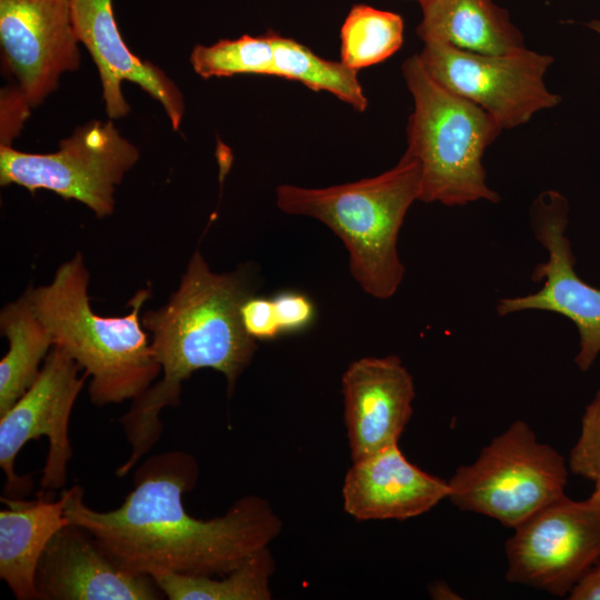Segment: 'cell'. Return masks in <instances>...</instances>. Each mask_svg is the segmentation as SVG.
<instances>
[{
	"label": "cell",
	"mask_w": 600,
	"mask_h": 600,
	"mask_svg": "<svg viewBox=\"0 0 600 600\" xmlns=\"http://www.w3.org/2000/svg\"><path fill=\"white\" fill-rule=\"evenodd\" d=\"M0 578L18 600H38L36 573L52 537L70 521L64 499L51 500L41 490L34 500L1 497Z\"/></svg>",
	"instance_id": "e0dca14e"
},
{
	"label": "cell",
	"mask_w": 600,
	"mask_h": 600,
	"mask_svg": "<svg viewBox=\"0 0 600 600\" xmlns=\"http://www.w3.org/2000/svg\"><path fill=\"white\" fill-rule=\"evenodd\" d=\"M199 472L188 452L152 454L136 470L133 489L118 508L91 509L84 490L76 484L61 492L64 516L130 572L221 577L269 547L282 521L264 498L254 494L236 500L222 516L208 520L191 516L182 497L193 489Z\"/></svg>",
	"instance_id": "6da1fadb"
},
{
	"label": "cell",
	"mask_w": 600,
	"mask_h": 600,
	"mask_svg": "<svg viewBox=\"0 0 600 600\" xmlns=\"http://www.w3.org/2000/svg\"><path fill=\"white\" fill-rule=\"evenodd\" d=\"M341 391L352 462L399 443L412 416L416 390L398 356L354 360L342 374Z\"/></svg>",
	"instance_id": "5bb4252c"
},
{
	"label": "cell",
	"mask_w": 600,
	"mask_h": 600,
	"mask_svg": "<svg viewBox=\"0 0 600 600\" xmlns=\"http://www.w3.org/2000/svg\"><path fill=\"white\" fill-rule=\"evenodd\" d=\"M273 571L274 560L266 547L220 579L178 573H158L152 578L170 600H270Z\"/></svg>",
	"instance_id": "ffe728a7"
},
{
	"label": "cell",
	"mask_w": 600,
	"mask_h": 600,
	"mask_svg": "<svg viewBox=\"0 0 600 600\" xmlns=\"http://www.w3.org/2000/svg\"><path fill=\"white\" fill-rule=\"evenodd\" d=\"M569 470L593 481L600 471V387L586 407L580 436L570 451Z\"/></svg>",
	"instance_id": "cb8c5ba5"
},
{
	"label": "cell",
	"mask_w": 600,
	"mask_h": 600,
	"mask_svg": "<svg viewBox=\"0 0 600 600\" xmlns=\"http://www.w3.org/2000/svg\"><path fill=\"white\" fill-rule=\"evenodd\" d=\"M569 467L550 444L539 442L523 420L512 422L448 480V499L460 510L514 529L564 494Z\"/></svg>",
	"instance_id": "8992f818"
},
{
	"label": "cell",
	"mask_w": 600,
	"mask_h": 600,
	"mask_svg": "<svg viewBox=\"0 0 600 600\" xmlns=\"http://www.w3.org/2000/svg\"><path fill=\"white\" fill-rule=\"evenodd\" d=\"M272 301L281 333L300 331L314 320V304L301 292L282 291Z\"/></svg>",
	"instance_id": "d4e9b609"
},
{
	"label": "cell",
	"mask_w": 600,
	"mask_h": 600,
	"mask_svg": "<svg viewBox=\"0 0 600 600\" xmlns=\"http://www.w3.org/2000/svg\"><path fill=\"white\" fill-rule=\"evenodd\" d=\"M0 102V146H12L13 139L21 131L32 107L14 86L1 90Z\"/></svg>",
	"instance_id": "4316f807"
},
{
	"label": "cell",
	"mask_w": 600,
	"mask_h": 600,
	"mask_svg": "<svg viewBox=\"0 0 600 600\" xmlns=\"http://www.w3.org/2000/svg\"><path fill=\"white\" fill-rule=\"evenodd\" d=\"M38 600H159L146 574L120 567L82 527L69 522L48 543L37 568Z\"/></svg>",
	"instance_id": "4fadbf2b"
},
{
	"label": "cell",
	"mask_w": 600,
	"mask_h": 600,
	"mask_svg": "<svg viewBox=\"0 0 600 600\" xmlns=\"http://www.w3.org/2000/svg\"><path fill=\"white\" fill-rule=\"evenodd\" d=\"M340 39V61L358 71L384 61L400 49L403 20L397 13L357 4L341 27Z\"/></svg>",
	"instance_id": "7402d4cb"
},
{
	"label": "cell",
	"mask_w": 600,
	"mask_h": 600,
	"mask_svg": "<svg viewBox=\"0 0 600 600\" xmlns=\"http://www.w3.org/2000/svg\"><path fill=\"white\" fill-rule=\"evenodd\" d=\"M587 26L600 36V20H592Z\"/></svg>",
	"instance_id": "f546056e"
},
{
	"label": "cell",
	"mask_w": 600,
	"mask_h": 600,
	"mask_svg": "<svg viewBox=\"0 0 600 600\" xmlns=\"http://www.w3.org/2000/svg\"><path fill=\"white\" fill-rule=\"evenodd\" d=\"M420 179L419 162L404 152L394 167L372 178L327 188L280 184L277 206L326 224L346 246L360 288L387 300L404 277L398 238L409 208L419 201Z\"/></svg>",
	"instance_id": "277c9868"
},
{
	"label": "cell",
	"mask_w": 600,
	"mask_h": 600,
	"mask_svg": "<svg viewBox=\"0 0 600 600\" xmlns=\"http://www.w3.org/2000/svg\"><path fill=\"white\" fill-rule=\"evenodd\" d=\"M402 74L413 98L407 126V150L420 164L419 201L448 207L500 201L487 184L486 149L502 129L484 109L447 89L408 58Z\"/></svg>",
	"instance_id": "5b68a950"
},
{
	"label": "cell",
	"mask_w": 600,
	"mask_h": 600,
	"mask_svg": "<svg viewBox=\"0 0 600 600\" xmlns=\"http://www.w3.org/2000/svg\"><path fill=\"white\" fill-rule=\"evenodd\" d=\"M276 34L269 31L258 37L222 39L211 46L198 44L190 54L191 67L202 79L237 74L272 77Z\"/></svg>",
	"instance_id": "603a6c76"
},
{
	"label": "cell",
	"mask_w": 600,
	"mask_h": 600,
	"mask_svg": "<svg viewBox=\"0 0 600 600\" xmlns=\"http://www.w3.org/2000/svg\"><path fill=\"white\" fill-rule=\"evenodd\" d=\"M252 294L246 270L213 272L197 250L168 301L141 317L143 328L151 333L162 378L133 399L119 418L131 453L117 469L118 477L131 471L159 441L161 411L180 402L182 383L194 371H219L228 392L233 391L257 351V340L247 333L240 316L241 304Z\"/></svg>",
	"instance_id": "7a4b0ae2"
},
{
	"label": "cell",
	"mask_w": 600,
	"mask_h": 600,
	"mask_svg": "<svg viewBox=\"0 0 600 600\" xmlns=\"http://www.w3.org/2000/svg\"><path fill=\"white\" fill-rule=\"evenodd\" d=\"M357 73L341 61L326 60L302 43L276 34L272 77L299 81L313 91H328L363 112L368 99Z\"/></svg>",
	"instance_id": "44dd1931"
},
{
	"label": "cell",
	"mask_w": 600,
	"mask_h": 600,
	"mask_svg": "<svg viewBox=\"0 0 600 600\" xmlns=\"http://www.w3.org/2000/svg\"><path fill=\"white\" fill-rule=\"evenodd\" d=\"M421 6H423L424 3H427L429 0H417Z\"/></svg>",
	"instance_id": "4dcf8cb0"
},
{
	"label": "cell",
	"mask_w": 600,
	"mask_h": 600,
	"mask_svg": "<svg viewBox=\"0 0 600 600\" xmlns=\"http://www.w3.org/2000/svg\"><path fill=\"white\" fill-rule=\"evenodd\" d=\"M60 347L53 346L33 384L0 416V467L6 477L4 497L24 498L33 488L30 474L16 472V458L28 441L46 437L49 443L42 469V491L61 489L72 457L69 421L87 373Z\"/></svg>",
	"instance_id": "ba28073f"
},
{
	"label": "cell",
	"mask_w": 600,
	"mask_h": 600,
	"mask_svg": "<svg viewBox=\"0 0 600 600\" xmlns=\"http://www.w3.org/2000/svg\"><path fill=\"white\" fill-rule=\"evenodd\" d=\"M88 284L83 256L77 252L57 269L49 284L30 287L24 293L54 346L62 348L90 378L92 403L133 400L161 372L140 317L151 289L134 293L126 316L103 317L90 306Z\"/></svg>",
	"instance_id": "3957f363"
},
{
	"label": "cell",
	"mask_w": 600,
	"mask_h": 600,
	"mask_svg": "<svg viewBox=\"0 0 600 600\" xmlns=\"http://www.w3.org/2000/svg\"><path fill=\"white\" fill-rule=\"evenodd\" d=\"M440 84L484 109L501 129L528 122L560 103L544 74L553 58L527 48L503 54L479 53L440 41H427L418 54Z\"/></svg>",
	"instance_id": "9c48e42d"
},
{
	"label": "cell",
	"mask_w": 600,
	"mask_h": 600,
	"mask_svg": "<svg viewBox=\"0 0 600 600\" xmlns=\"http://www.w3.org/2000/svg\"><path fill=\"white\" fill-rule=\"evenodd\" d=\"M0 330L9 340V350L0 361L1 416L37 380L54 343L26 293L2 308Z\"/></svg>",
	"instance_id": "d6986e66"
},
{
	"label": "cell",
	"mask_w": 600,
	"mask_h": 600,
	"mask_svg": "<svg viewBox=\"0 0 600 600\" xmlns=\"http://www.w3.org/2000/svg\"><path fill=\"white\" fill-rule=\"evenodd\" d=\"M417 33L423 42L440 41L462 50L503 54L524 47L507 10L492 0H429Z\"/></svg>",
	"instance_id": "ac0fdd59"
},
{
	"label": "cell",
	"mask_w": 600,
	"mask_h": 600,
	"mask_svg": "<svg viewBox=\"0 0 600 600\" xmlns=\"http://www.w3.org/2000/svg\"><path fill=\"white\" fill-rule=\"evenodd\" d=\"M77 38L89 51L102 89L109 119L130 112L121 84L131 81L158 101L179 130L184 114V100L177 84L157 66L133 54L118 27L112 0H71Z\"/></svg>",
	"instance_id": "9a60e30c"
},
{
	"label": "cell",
	"mask_w": 600,
	"mask_h": 600,
	"mask_svg": "<svg viewBox=\"0 0 600 600\" xmlns=\"http://www.w3.org/2000/svg\"><path fill=\"white\" fill-rule=\"evenodd\" d=\"M570 600H600V560L568 594Z\"/></svg>",
	"instance_id": "83f0119b"
},
{
	"label": "cell",
	"mask_w": 600,
	"mask_h": 600,
	"mask_svg": "<svg viewBox=\"0 0 600 600\" xmlns=\"http://www.w3.org/2000/svg\"><path fill=\"white\" fill-rule=\"evenodd\" d=\"M531 230L548 252V260L531 272L542 287L533 293L499 299L498 316L540 310L554 312L571 320L579 333V350L574 363L588 371L600 353V289L582 280L574 270L576 259L567 236L569 202L554 190L534 199L530 210Z\"/></svg>",
	"instance_id": "8fae6325"
},
{
	"label": "cell",
	"mask_w": 600,
	"mask_h": 600,
	"mask_svg": "<svg viewBox=\"0 0 600 600\" xmlns=\"http://www.w3.org/2000/svg\"><path fill=\"white\" fill-rule=\"evenodd\" d=\"M593 483H594L593 491L589 498L600 503V471L593 479Z\"/></svg>",
	"instance_id": "f1b7e54d"
},
{
	"label": "cell",
	"mask_w": 600,
	"mask_h": 600,
	"mask_svg": "<svg viewBox=\"0 0 600 600\" xmlns=\"http://www.w3.org/2000/svg\"><path fill=\"white\" fill-rule=\"evenodd\" d=\"M504 543L506 580L564 597L600 560V503L566 494L514 529Z\"/></svg>",
	"instance_id": "30bf717a"
},
{
	"label": "cell",
	"mask_w": 600,
	"mask_h": 600,
	"mask_svg": "<svg viewBox=\"0 0 600 600\" xmlns=\"http://www.w3.org/2000/svg\"><path fill=\"white\" fill-rule=\"evenodd\" d=\"M138 160V148L111 119L91 120L62 139L56 152L0 146V184H18L31 193L46 189L104 218L114 210L116 187Z\"/></svg>",
	"instance_id": "52a82bcc"
},
{
	"label": "cell",
	"mask_w": 600,
	"mask_h": 600,
	"mask_svg": "<svg viewBox=\"0 0 600 600\" xmlns=\"http://www.w3.org/2000/svg\"><path fill=\"white\" fill-rule=\"evenodd\" d=\"M241 322L254 340H270L281 331L276 318L272 298L250 296L240 308Z\"/></svg>",
	"instance_id": "484cf974"
},
{
	"label": "cell",
	"mask_w": 600,
	"mask_h": 600,
	"mask_svg": "<svg viewBox=\"0 0 600 600\" xmlns=\"http://www.w3.org/2000/svg\"><path fill=\"white\" fill-rule=\"evenodd\" d=\"M71 0H0L3 67L33 108L80 66Z\"/></svg>",
	"instance_id": "7c38bea8"
},
{
	"label": "cell",
	"mask_w": 600,
	"mask_h": 600,
	"mask_svg": "<svg viewBox=\"0 0 600 600\" xmlns=\"http://www.w3.org/2000/svg\"><path fill=\"white\" fill-rule=\"evenodd\" d=\"M448 481L411 463L399 443L352 462L342 486L344 511L357 520H406L448 499Z\"/></svg>",
	"instance_id": "2e32d148"
}]
</instances>
